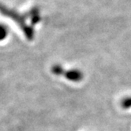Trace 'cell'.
<instances>
[{
	"instance_id": "obj_1",
	"label": "cell",
	"mask_w": 131,
	"mask_h": 131,
	"mask_svg": "<svg viewBox=\"0 0 131 131\" xmlns=\"http://www.w3.org/2000/svg\"><path fill=\"white\" fill-rule=\"evenodd\" d=\"M64 77L70 82H79L83 80L85 75H84V73H83V71H81L80 69L73 68V69L66 71L64 73Z\"/></svg>"
},
{
	"instance_id": "obj_2",
	"label": "cell",
	"mask_w": 131,
	"mask_h": 131,
	"mask_svg": "<svg viewBox=\"0 0 131 131\" xmlns=\"http://www.w3.org/2000/svg\"><path fill=\"white\" fill-rule=\"evenodd\" d=\"M51 72L55 75H58V76H60V75H64L65 73V69L63 68V67L60 64H55L51 67Z\"/></svg>"
},
{
	"instance_id": "obj_3",
	"label": "cell",
	"mask_w": 131,
	"mask_h": 131,
	"mask_svg": "<svg viewBox=\"0 0 131 131\" xmlns=\"http://www.w3.org/2000/svg\"><path fill=\"white\" fill-rule=\"evenodd\" d=\"M121 106H122V108L124 109L131 108V97H124L121 101Z\"/></svg>"
},
{
	"instance_id": "obj_4",
	"label": "cell",
	"mask_w": 131,
	"mask_h": 131,
	"mask_svg": "<svg viewBox=\"0 0 131 131\" xmlns=\"http://www.w3.org/2000/svg\"><path fill=\"white\" fill-rule=\"evenodd\" d=\"M7 34H8L7 28L4 25H0V41L5 39L7 36Z\"/></svg>"
}]
</instances>
